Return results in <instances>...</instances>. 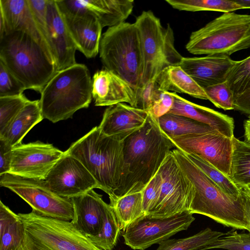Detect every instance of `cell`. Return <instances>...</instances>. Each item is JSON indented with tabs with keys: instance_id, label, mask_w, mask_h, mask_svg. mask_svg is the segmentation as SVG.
<instances>
[{
	"instance_id": "6da1fadb",
	"label": "cell",
	"mask_w": 250,
	"mask_h": 250,
	"mask_svg": "<svg viewBox=\"0 0 250 250\" xmlns=\"http://www.w3.org/2000/svg\"><path fill=\"white\" fill-rule=\"evenodd\" d=\"M122 144L124 167L115 199L142 191L174 147L161 130L157 120L149 114L145 125L123 140Z\"/></svg>"
},
{
	"instance_id": "7a4b0ae2",
	"label": "cell",
	"mask_w": 250,
	"mask_h": 250,
	"mask_svg": "<svg viewBox=\"0 0 250 250\" xmlns=\"http://www.w3.org/2000/svg\"><path fill=\"white\" fill-rule=\"evenodd\" d=\"M180 167L194 186L188 211L207 216L233 229L248 230L249 224L242 198L224 192L181 150H172Z\"/></svg>"
},
{
	"instance_id": "3957f363",
	"label": "cell",
	"mask_w": 250,
	"mask_h": 250,
	"mask_svg": "<svg viewBox=\"0 0 250 250\" xmlns=\"http://www.w3.org/2000/svg\"><path fill=\"white\" fill-rule=\"evenodd\" d=\"M0 62L26 89L40 93L58 72L55 62L42 46L21 31L0 37Z\"/></svg>"
},
{
	"instance_id": "277c9868",
	"label": "cell",
	"mask_w": 250,
	"mask_h": 250,
	"mask_svg": "<svg viewBox=\"0 0 250 250\" xmlns=\"http://www.w3.org/2000/svg\"><path fill=\"white\" fill-rule=\"evenodd\" d=\"M65 152L81 162L110 200L115 199L124 167L122 141L104 134L95 126Z\"/></svg>"
},
{
	"instance_id": "5b68a950",
	"label": "cell",
	"mask_w": 250,
	"mask_h": 250,
	"mask_svg": "<svg viewBox=\"0 0 250 250\" xmlns=\"http://www.w3.org/2000/svg\"><path fill=\"white\" fill-rule=\"evenodd\" d=\"M40 99L43 119L53 123L72 118L91 102L92 79L84 64L58 71L44 86Z\"/></svg>"
},
{
	"instance_id": "8992f818",
	"label": "cell",
	"mask_w": 250,
	"mask_h": 250,
	"mask_svg": "<svg viewBox=\"0 0 250 250\" xmlns=\"http://www.w3.org/2000/svg\"><path fill=\"white\" fill-rule=\"evenodd\" d=\"M99 56L104 69L128 83L141 87L143 58L140 37L134 23L108 27L101 37Z\"/></svg>"
},
{
	"instance_id": "52a82bcc",
	"label": "cell",
	"mask_w": 250,
	"mask_h": 250,
	"mask_svg": "<svg viewBox=\"0 0 250 250\" xmlns=\"http://www.w3.org/2000/svg\"><path fill=\"white\" fill-rule=\"evenodd\" d=\"M250 47V15L224 13L190 34L186 48L194 55L229 56Z\"/></svg>"
},
{
	"instance_id": "ba28073f",
	"label": "cell",
	"mask_w": 250,
	"mask_h": 250,
	"mask_svg": "<svg viewBox=\"0 0 250 250\" xmlns=\"http://www.w3.org/2000/svg\"><path fill=\"white\" fill-rule=\"evenodd\" d=\"M140 37L143 58L141 87L156 81L167 67L179 65L183 57L175 47L170 25L164 27L151 11H144L134 22Z\"/></svg>"
},
{
	"instance_id": "9c48e42d",
	"label": "cell",
	"mask_w": 250,
	"mask_h": 250,
	"mask_svg": "<svg viewBox=\"0 0 250 250\" xmlns=\"http://www.w3.org/2000/svg\"><path fill=\"white\" fill-rule=\"evenodd\" d=\"M18 215L24 227L22 250H102L71 221L33 211Z\"/></svg>"
},
{
	"instance_id": "30bf717a",
	"label": "cell",
	"mask_w": 250,
	"mask_h": 250,
	"mask_svg": "<svg viewBox=\"0 0 250 250\" xmlns=\"http://www.w3.org/2000/svg\"><path fill=\"white\" fill-rule=\"evenodd\" d=\"M0 186L17 194L30 206L33 211L42 216L66 221L73 218L71 198L61 197L53 192L44 180L7 173L0 176Z\"/></svg>"
},
{
	"instance_id": "8fae6325",
	"label": "cell",
	"mask_w": 250,
	"mask_h": 250,
	"mask_svg": "<svg viewBox=\"0 0 250 250\" xmlns=\"http://www.w3.org/2000/svg\"><path fill=\"white\" fill-rule=\"evenodd\" d=\"M158 172L162 179L160 193L155 208L148 214L165 217L188 210L194 195V186L180 167L172 150Z\"/></svg>"
},
{
	"instance_id": "7c38bea8",
	"label": "cell",
	"mask_w": 250,
	"mask_h": 250,
	"mask_svg": "<svg viewBox=\"0 0 250 250\" xmlns=\"http://www.w3.org/2000/svg\"><path fill=\"white\" fill-rule=\"evenodd\" d=\"M194 220L188 210L165 217L145 214L129 225L123 230L122 236L125 244L131 249L145 250L187 230Z\"/></svg>"
},
{
	"instance_id": "4fadbf2b",
	"label": "cell",
	"mask_w": 250,
	"mask_h": 250,
	"mask_svg": "<svg viewBox=\"0 0 250 250\" xmlns=\"http://www.w3.org/2000/svg\"><path fill=\"white\" fill-rule=\"evenodd\" d=\"M231 138L215 130L169 139L176 149L186 154L198 155L229 177L232 150Z\"/></svg>"
},
{
	"instance_id": "5bb4252c",
	"label": "cell",
	"mask_w": 250,
	"mask_h": 250,
	"mask_svg": "<svg viewBox=\"0 0 250 250\" xmlns=\"http://www.w3.org/2000/svg\"><path fill=\"white\" fill-rule=\"evenodd\" d=\"M64 153L53 145L39 141L19 144L13 147L9 173L44 180Z\"/></svg>"
},
{
	"instance_id": "9a60e30c",
	"label": "cell",
	"mask_w": 250,
	"mask_h": 250,
	"mask_svg": "<svg viewBox=\"0 0 250 250\" xmlns=\"http://www.w3.org/2000/svg\"><path fill=\"white\" fill-rule=\"evenodd\" d=\"M44 180L53 192L63 197L71 198L99 188L96 180L81 162L65 151Z\"/></svg>"
},
{
	"instance_id": "2e32d148",
	"label": "cell",
	"mask_w": 250,
	"mask_h": 250,
	"mask_svg": "<svg viewBox=\"0 0 250 250\" xmlns=\"http://www.w3.org/2000/svg\"><path fill=\"white\" fill-rule=\"evenodd\" d=\"M62 13L86 14L95 17L102 27L118 25L131 14L133 0H56Z\"/></svg>"
},
{
	"instance_id": "e0dca14e",
	"label": "cell",
	"mask_w": 250,
	"mask_h": 250,
	"mask_svg": "<svg viewBox=\"0 0 250 250\" xmlns=\"http://www.w3.org/2000/svg\"><path fill=\"white\" fill-rule=\"evenodd\" d=\"M47 22L48 42L58 71L77 63V47L56 0H48Z\"/></svg>"
},
{
	"instance_id": "ac0fdd59",
	"label": "cell",
	"mask_w": 250,
	"mask_h": 250,
	"mask_svg": "<svg viewBox=\"0 0 250 250\" xmlns=\"http://www.w3.org/2000/svg\"><path fill=\"white\" fill-rule=\"evenodd\" d=\"M148 115L147 111L119 103L105 109L98 127L104 134L122 142L145 125Z\"/></svg>"
},
{
	"instance_id": "d6986e66",
	"label": "cell",
	"mask_w": 250,
	"mask_h": 250,
	"mask_svg": "<svg viewBox=\"0 0 250 250\" xmlns=\"http://www.w3.org/2000/svg\"><path fill=\"white\" fill-rule=\"evenodd\" d=\"M17 31L24 32L35 39L55 63L52 52L38 29L28 0H0V37Z\"/></svg>"
},
{
	"instance_id": "ffe728a7",
	"label": "cell",
	"mask_w": 250,
	"mask_h": 250,
	"mask_svg": "<svg viewBox=\"0 0 250 250\" xmlns=\"http://www.w3.org/2000/svg\"><path fill=\"white\" fill-rule=\"evenodd\" d=\"M236 61L225 55H207L202 57H183L181 68L201 87L226 82Z\"/></svg>"
},
{
	"instance_id": "44dd1931",
	"label": "cell",
	"mask_w": 250,
	"mask_h": 250,
	"mask_svg": "<svg viewBox=\"0 0 250 250\" xmlns=\"http://www.w3.org/2000/svg\"><path fill=\"white\" fill-rule=\"evenodd\" d=\"M92 94L97 106H109L124 103L133 107L135 104V90L124 80L105 69L96 71L93 76Z\"/></svg>"
},
{
	"instance_id": "7402d4cb",
	"label": "cell",
	"mask_w": 250,
	"mask_h": 250,
	"mask_svg": "<svg viewBox=\"0 0 250 250\" xmlns=\"http://www.w3.org/2000/svg\"><path fill=\"white\" fill-rule=\"evenodd\" d=\"M71 198L74 208L71 223L88 237L97 235L102 229L108 204L102 195L91 189Z\"/></svg>"
},
{
	"instance_id": "603a6c76",
	"label": "cell",
	"mask_w": 250,
	"mask_h": 250,
	"mask_svg": "<svg viewBox=\"0 0 250 250\" xmlns=\"http://www.w3.org/2000/svg\"><path fill=\"white\" fill-rule=\"evenodd\" d=\"M61 13L77 49L87 58L95 57L102 35L100 22L89 14Z\"/></svg>"
},
{
	"instance_id": "cb8c5ba5",
	"label": "cell",
	"mask_w": 250,
	"mask_h": 250,
	"mask_svg": "<svg viewBox=\"0 0 250 250\" xmlns=\"http://www.w3.org/2000/svg\"><path fill=\"white\" fill-rule=\"evenodd\" d=\"M170 93L174 98V102L168 113L183 116L208 125L228 137L231 138L234 136V120L232 117L193 103L175 92Z\"/></svg>"
},
{
	"instance_id": "d4e9b609",
	"label": "cell",
	"mask_w": 250,
	"mask_h": 250,
	"mask_svg": "<svg viewBox=\"0 0 250 250\" xmlns=\"http://www.w3.org/2000/svg\"><path fill=\"white\" fill-rule=\"evenodd\" d=\"M43 119L40 100H29L0 135V139L13 147L21 144L27 133Z\"/></svg>"
},
{
	"instance_id": "484cf974",
	"label": "cell",
	"mask_w": 250,
	"mask_h": 250,
	"mask_svg": "<svg viewBox=\"0 0 250 250\" xmlns=\"http://www.w3.org/2000/svg\"><path fill=\"white\" fill-rule=\"evenodd\" d=\"M156 82L162 91L185 93L196 98L208 100L204 88L179 65L165 68Z\"/></svg>"
},
{
	"instance_id": "4316f807",
	"label": "cell",
	"mask_w": 250,
	"mask_h": 250,
	"mask_svg": "<svg viewBox=\"0 0 250 250\" xmlns=\"http://www.w3.org/2000/svg\"><path fill=\"white\" fill-rule=\"evenodd\" d=\"M24 227L18 214L0 201V250H17L23 243Z\"/></svg>"
},
{
	"instance_id": "83f0119b",
	"label": "cell",
	"mask_w": 250,
	"mask_h": 250,
	"mask_svg": "<svg viewBox=\"0 0 250 250\" xmlns=\"http://www.w3.org/2000/svg\"><path fill=\"white\" fill-rule=\"evenodd\" d=\"M157 122L162 131L169 138L209 133L216 130L208 125L183 116L170 113L159 118Z\"/></svg>"
},
{
	"instance_id": "f1b7e54d",
	"label": "cell",
	"mask_w": 250,
	"mask_h": 250,
	"mask_svg": "<svg viewBox=\"0 0 250 250\" xmlns=\"http://www.w3.org/2000/svg\"><path fill=\"white\" fill-rule=\"evenodd\" d=\"M230 175L231 181L238 187L250 186V143L232 138Z\"/></svg>"
},
{
	"instance_id": "f546056e",
	"label": "cell",
	"mask_w": 250,
	"mask_h": 250,
	"mask_svg": "<svg viewBox=\"0 0 250 250\" xmlns=\"http://www.w3.org/2000/svg\"><path fill=\"white\" fill-rule=\"evenodd\" d=\"M109 204L114 211L121 230H124L131 223L145 215L142 191L110 200Z\"/></svg>"
},
{
	"instance_id": "4dcf8cb0",
	"label": "cell",
	"mask_w": 250,
	"mask_h": 250,
	"mask_svg": "<svg viewBox=\"0 0 250 250\" xmlns=\"http://www.w3.org/2000/svg\"><path fill=\"white\" fill-rule=\"evenodd\" d=\"M224 233L207 228L188 237L165 240L159 244L156 250H205L208 245Z\"/></svg>"
},
{
	"instance_id": "1f68e13d",
	"label": "cell",
	"mask_w": 250,
	"mask_h": 250,
	"mask_svg": "<svg viewBox=\"0 0 250 250\" xmlns=\"http://www.w3.org/2000/svg\"><path fill=\"white\" fill-rule=\"evenodd\" d=\"M120 230L114 211L109 204L105 208L101 231L97 235L88 238L99 249L112 250L117 244Z\"/></svg>"
},
{
	"instance_id": "d6a6232c",
	"label": "cell",
	"mask_w": 250,
	"mask_h": 250,
	"mask_svg": "<svg viewBox=\"0 0 250 250\" xmlns=\"http://www.w3.org/2000/svg\"><path fill=\"white\" fill-rule=\"evenodd\" d=\"M174 9L196 12L213 11L228 13L241 9L233 0H166Z\"/></svg>"
},
{
	"instance_id": "836d02e7",
	"label": "cell",
	"mask_w": 250,
	"mask_h": 250,
	"mask_svg": "<svg viewBox=\"0 0 250 250\" xmlns=\"http://www.w3.org/2000/svg\"><path fill=\"white\" fill-rule=\"evenodd\" d=\"M185 154L224 192L236 199L242 197L239 188L231 181L229 177L198 155Z\"/></svg>"
},
{
	"instance_id": "e575fe53",
	"label": "cell",
	"mask_w": 250,
	"mask_h": 250,
	"mask_svg": "<svg viewBox=\"0 0 250 250\" xmlns=\"http://www.w3.org/2000/svg\"><path fill=\"white\" fill-rule=\"evenodd\" d=\"M226 82L234 97L250 90V56L236 61L228 74Z\"/></svg>"
},
{
	"instance_id": "d590c367",
	"label": "cell",
	"mask_w": 250,
	"mask_h": 250,
	"mask_svg": "<svg viewBox=\"0 0 250 250\" xmlns=\"http://www.w3.org/2000/svg\"><path fill=\"white\" fill-rule=\"evenodd\" d=\"M29 101L24 93L0 97V135L9 126Z\"/></svg>"
},
{
	"instance_id": "8d00e7d4",
	"label": "cell",
	"mask_w": 250,
	"mask_h": 250,
	"mask_svg": "<svg viewBox=\"0 0 250 250\" xmlns=\"http://www.w3.org/2000/svg\"><path fill=\"white\" fill-rule=\"evenodd\" d=\"M232 229L224 233L208 245L205 250L223 249L228 250H250V232L238 233Z\"/></svg>"
},
{
	"instance_id": "74e56055",
	"label": "cell",
	"mask_w": 250,
	"mask_h": 250,
	"mask_svg": "<svg viewBox=\"0 0 250 250\" xmlns=\"http://www.w3.org/2000/svg\"><path fill=\"white\" fill-rule=\"evenodd\" d=\"M204 89L208 100L217 107L225 110L234 109V95L226 82Z\"/></svg>"
},
{
	"instance_id": "f35d334b",
	"label": "cell",
	"mask_w": 250,
	"mask_h": 250,
	"mask_svg": "<svg viewBox=\"0 0 250 250\" xmlns=\"http://www.w3.org/2000/svg\"><path fill=\"white\" fill-rule=\"evenodd\" d=\"M25 90L24 85L0 62V97L19 95Z\"/></svg>"
},
{
	"instance_id": "ab89813d",
	"label": "cell",
	"mask_w": 250,
	"mask_h": 250,
	"mask_svg": "<svg viewBox=\"0 0 250 250\" xmlns=\"http://www.w3.org/2000/svg\"><path fill=\"white\" fill-rule=\"evenodd\" d=\"M27 0L38 29L52 52L48 42L47 22V7L48 0Z\"/></svg>"
},
{
	"instance_id": "60d3db41",
	"label": "cell",
	"mask_w": 250,
	"mask_h": 250,
	"mask_svg": "<svg viewBox=\"0 0 250 250\" xmlns=\"http://www.w3.org/2000/svg\"><path fill=\"white\" fill-rule=\"evenodd\" d=\"M161 183V176L158 171L142 191L145 214H150L155 208L159 199Z\"/></svg>"
},
{
	"instance_id": "b9f144b4",
	"label": "cell",
	"mask_w": 250,
	"mask_h": 250,
	"mask_svg": "<svg viewBox=\"0 0 250 250\" xmlns=\"http://www.w3.org/2000/svg\"><path fill=\"white\" fill-rule=\"evenodd\" d=\"M162 91L156 81L138 88L135 91L134 107L148 111Z\"/></svg>"
},
{
	"instance_id": "7bdbcfd3",
	"label": "cell",
	"mask_w": 250,
	"mask_h": 250,
	"mask_svg": "<svg viewBox=\"0 0 250 250\" xmlns=\"http://www.w3.org/2000/svg\"><path fill=\"white\" fill-rule=\"evenodd\" d=\"M174 102V98L170 92L162 91L154 101L148 111L153 118L158 119L161 116L168 113Z\"/></svg>"
},
{
	"instance_id": "ee69618b",
	"label": "cell",
	"mask_w": 250,
	"mask_h": 250,
	"mask_svg": "<svg viewBox=\"0 0 250 250\" xmlns=\"http://www.w3.org/2000/svg\"><path fill=\"white\" fill-rule=\"evenodd\" d=\"M13 147L0 139V176L9 173L12 161Z\"/></svg>"
},
{
	"instance_id": "f6af8a7d",
	"label": "cell",
	"mask_w": 250,
	"mask_h": 250,
	"mask_svg": "<svg viewBox=\"0 0 250 250\" xmlns=\"http://www.w3.org/2000/svg\"><path fill=\"white\" fill-rule=\"evenodd\" d=\"M234 98V109L247 114L250 119V90Z\"/></svg>"
},
{
	"instance_id": "bcb514c9",
	"label": "cell",
	"mask_w": 250,
	"mask_h": 250,
	"mask_svg": "<svg viewBox=\"0 0 250 250\" xmlns=\"http://www.w3.org/2000/svg\"><path fill=\"white\" fill-rule=\"evenodd\" d=\"M242 196L247 217L249 228L247 230L250 232V188L249 187H238Z\"/></svg>"
},
{
	"instance_id": "7dc6e473",
	"label": "cell",
	"mask_w": 250,
	"mask_h": 250,
	"mask_svg": "<svg viewBox=\"0 0 250 250\" xmlns=\"http://www.w3.org/2000/svg\"><path fill=\"white\" fill-rule=\"evenodd\" d=\"M245 142L250 143V119L244 123Z\"/></svg>"
},
{
	"instance_id": "c3c4849f",
	"label": "cell",
	"mask_w": 250,
	"mask_h": 250,
	"mask_svg": "<svg viewBox=\"0 0 250 250\" xmlns=\"http://www.w3.org/2000/svg\"><path fill=\"white\" fill-rule=\"evenodd\" d=\"M241 9H250V0H233Z\"/></svg>"
},
{
	"instance_id": "681fc988",
	"label": "cell",
	"mask_w": 250,
	"mask_h": 250,
	"mask_svg": "<svg viewBox=\"0 0 250 250\" xmlns=\"http://www.w3.org/2000/svg\"><path fill=\"white\" fill-rule=\"evenodd\" d=\"M17 250H22V244Z\"/></svg>"
},
{
	"instance_id": "f907efd6",
	"label": "cell",
	"mask_w": 250,
	"mask_h": 250,
	"mask_svg": "<svg viewBox=\"0 0 250 250\" xmlns=\"http://www.w3.org/2000/svg\"><path fill=\"white\" fill-rule=\"evenodd\" d=\"M250 188V186L249 187Z\"/></svg>"
}]
</instances>
